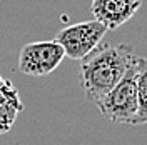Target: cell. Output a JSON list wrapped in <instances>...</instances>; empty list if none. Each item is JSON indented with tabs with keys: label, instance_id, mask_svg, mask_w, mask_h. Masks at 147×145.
<instances>
[{
	"label": "cell",
	"instance_id": "cell-1",
	"mask_svg": "<svg viewBox=\"0 0 147 145\" xmlns=\"http://www.w3.org/2000/svg\"><path fill=\"white\" fill-rule=\"evenodd\" d=\"M137 55L127 44L99 45L80 60V82L84 93L94 103L105 97L124 77Z\"/></svg>",
	"mask_w": 147,
	"mask_h": 145
},
{
	"label": "cell",
	"instance_id": "cell-2",
	"mask_svg": "<svg viewBox=\"0 0 147 145\" xmlns=\"http://www.w3.org/2000/svg\"><path fill=\"white\" fill-rule=\"evenodd\" d=\"M137 67H139V57H136L119 83L105 97H102L99 102H95V105L100 110L102 115L107 120L114 122V124L136 125L137 110H139Z\"/></svg>",
	"mask_w": 147,
	"mask_h": 145
},
{
	"label": "cell",
	"instance_id": "cell-3",
	"mask_svg": "<svg viewBox=\"0 0 147 145\" xmlns=\"http://www.w3.org/2000/svg\"><path fill=\"white\" fill-rule=\"evenodd\" d=\"M105 34L107 28L102 23L97 20H87L62 28L55 37V42L64 48L65 57L72 60H82L100 45Z\"/></svg>",
	"mask_w": 147,
	"mask_h": 145
},
{
	"label": "cell",
	"instance_id": "cell-4",
	"mask_svg": "<svg viewBox=\"0 0 147 145\" xmlns=\"http://www.w3.org/2000/svg\"><path fill=\"white\" fill-rule=\"evenodd\" d=\"M64 48L55 40L30 42L20 48L18 70L30 77H44L52 73L64 60Z\"/></svg>",
	"mask_w": 147,
	"mask_h": 145
},
{
	"label": "cell",
	"instance_id": "cell-5",
	"mask_svg": "<svg viewBox=\"0 0 147 145\" xmlns=\"http://www.w3.org/2000/svg\"><path fill=\"white\" fill-rule=\"evenodd\" d=\"M142 0H92L94 20L102 23L107 30H115L137 13Z\"/></svg>",
	"mask_w": 147,
	"mask_h": 145
},
{
	"label": "cell",
	"instance_id": "cell-6",
	"mask_svg": "<svg viewBox=\"0 0 147 145\" xmlns=\"http://www.w3.org/2000/svg\"><path fill=\"white\" fill-rule=\"evenodd\" d=\"M22 110L24 105L15 85L0 75V135L7 134L12 128Z\"/></svg>",
	"mask_w": 147,
	"mask_h": 145
},
{
	"label": "cell",
	"instance_id": "cell-7",
	"mask_svg": "<svg viewBox=\"0 0 147 145\" xmlns=\"http://www.w3.org/2000/svg\"><path fill=\"white\" fill-rule=\"evenodd\" d=\"M137 118L136 125H146L147 127V58L139 57L137 67Z\"/></svg>",
	"mask_w": 147,
	"mask_h": 145
}]
</instances>
